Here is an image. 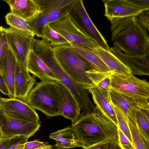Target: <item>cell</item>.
<instances>
[{"label": "cell", "instance_id": "cell-1", "mask_svg": "<svg viewBox=\"0 0 149 149\" xmlns=\"http://www.w3.org/2000/svg\"><path fill=\"white\" fill-rule=\"evenodd\" d=\"M111 23V40L124 54L142 55L149 52V37L146 29L136 17L114 18Z\"/></svg>", "mask_w": 149, "mask_h": 149}, {"label": "cell", "instance_id": "cell-2", "mask_svg": "<svg viewBox=\"0 0 149 149\" xmlns=\"http://www.w3.org/2000/svg\"><path fill=\"white\" fill-rule=\"evenodd\" d=\"M71 127L76 139L85 147L107 141L118 144L117 127L96 107L91 113L80 114Z\"/></svg>", "mask_w": 149, "mask_h": 149}, {"label": "cell", "instance_id": "cell-3", "mask_svg": "<svg viewBox=\"0 0 149 149\" xmlns=\"http://www.w3.org/2000/svg\"><path fill=\"white\" fill-rule=\"evenodd\" d=\"M52 48L49 43L42 39H36L33 42V51L70 91L80 105L81 114L92 113L95 107L90 100L88 91L74 82L62 70L54 57Z\"/></svg>", "mask_w": 149, "mask_h": 149}, {"label": "cell", "instance_id": "cell-4", "mask_svg": "<svg viewBox=\"0 0 149 149\" xmlns=\"http://www.w3.org/2000/svg\"><path fill=\"white\" fill-rule=\"evenodd\" d=\"M52 50L57 62L70 78L87 91L91 87L92 83L86 72L91 68L70 44L53 47Z\"/></svg>", "mask_w": 149, "mask_h": 149}, {"label": "cell", "instance_id": "cell-5", "mask_svg": "<svg viewBox=\"0 0 149 149\" xmlns=\"http://www.w3.org/2000/svg\"><path fill=\"white\" fill-rule=\"evenodd\" d=\"M60 93L56 81H41L29 92L26 102L47 116H60Z\"/></svg>", "mask_w": 149, "mask_h": 149}, {"label": "cell", "instance_id": "cell-6", "mask_svg": "<svg viewBox=\"0 0 149 149\" xmlns=\"http://www.w3.org/2000/svg\"><path fill=\"white\" fill-rule=\"evenodd\" d=\"M111 90L120 94H125L149 98V83L132 74H124L113 71L111 76Z\"/></svg>", "mask_w": 149, "mask_h": 149}, {"label": "cell", "instance_id": "cell-7", "mask_svg": "<svg viewBox=\"0 0 149 149\" xmlns=\"http://www.w3.org/2000/svg\"><path fill=\"white\" fill-rule=\"evenodd\" d=\"M6 31L8 45L17 65L22 70L28 71L27 60L30 51L33 49L35 35L23 33L10 27L6 28Z\"/></svg>", "mask_w": 149, "mask_h": 149}, {"label": "cell", "instance_id": "cell-8", "mask_svg": "<svg viewBox=\"0 0 149 149\" xmlns=\"http://www.w3.org/2000/svg\"><path fill=\"white\" fill-rule=\"evenodd\" d=\"M69 15L83 32L98 47L111 52L105 40L89 17L82 0H76Z\"/></svg>", "mask_w": 149, "mask_h": 149}, {"label": "cell", "instance_id": "cell-9", "mask_svg": "<svg viewBox=\"0 0 149 149\" xmlns=\"http://www.w3.org/2000/svg\"><path fill=\"white\" fill-rule=\"evenodd\" d=\"M49 24L70 45L82 46L89 48L98 47L83 32L69 15L62 19Z\"/></svg>", "mask_w": 149, "mask_h": 149}, {"label": "cell", "instance_id": "cell-10", "mask_svg": "<svg viewBox=\"0 0 149 149\" xmlns=\"http://www.w3.org/2000/svg\"><path fill=\"white\" fill-rule=\"evenodd\" d=\"M40 122L33 123L19 120L6 115L0 109V136L10 138L17 136L29 138L39 130Z\"/></svg>", "mask_w": 149, "mask_h": 149}, {"label": "cell", "instance_id": "cell-11", "mask_svg": "<svg viewBox=\"0 0 149 149\" xmlns=\"http://www.w3.org/2000/svg\"><path fill=\"white\" fill-rule=\"evenodd\" d=\"M0 109L6 115L15 119L33 123L40 122L36 109L26 102L17 98L0 96Z\"/></svg>", "mask_w": 149, "mask_h": 149}, {"label": "cell", "instance_id": "cell-12", "mask_svg": "<svg viewBox=\"0 0 149 149\" xmlns=\"http://www.w3.org/2000/svg\"><path fill=\"white\" fill-rule=\"evenodd\" d=\"M76 0H35L40 11L47 15L49 24L68 16Z\"/></svg>", "mask_w": 149, "mask_h": 149}, {"label": "cell", "instance_id": "cell-13", "mask_svg": "<svg viewBox=\"0 0 149 149\" xmlns=\"http://www.w3.org/2000/svg\"><path fill=\"white\" fill-rule=\"evenodd\" d=\"M111 52L131 70L133 74L149 75V52L142 55H129L123 53L116 46L110 48Z\"/></svg>", "mask_w": 149, "mask_h": 149}, {"label": "cell", "instance_id": "cell-14", "mask_svg": "<svg viewBox=\"0 0 149 149\" xmlns=\"http://www.w3.org/2000/svg\"><path fill=\"white\" fill-rule=\"evenodd\" d=\"M60 93V114L71 120H77L81 111L80 105L69 90L61 81H56Z\"/></svg>", "mask_w": 149, "mask_h": 149}, {"label": "cell", "instance_id": "cell-15", "mask_svg": "<svg viewBox=\"0 0 149 149\" xmlns=\"http://www.w3.org/2000/svg\"><path fill=\"white\" fill-rule=\"evenodd\" d=\"M104 15L109 20L114 18L137 17L145 10L132 4L128 0H103Z\"/></svg>", "mask_w": 149, "mask_h": 149}, {"label": "cell", "instance_id": "cell-16", "mask_svg": "<svg viewBox=\"0 0 149 149\" xmlns=\"http://www.w3.org/2000/svg\"><path fill=\"white\" fill-rule=\"evenodd\" d=\"M88 91L92 95L95 107L118 128V121L113 105L110 92L102 90L95 86L91 87Z\"/></svg>", "mask_w": 149, "mask_h": 149}, {"label": "cell", "instance_id": "cell-17", "mask_svg": "<svg viewBox=\"0 0 149 149\" xmlns=\"http://www.w3.org/2000/svg\"><path fill=\"white\" fill-rule=\"evenodd\" d=\"M9 5L11 13L26 21L30 20L41 12L35 0H4Z\"/></svg>", "mask_w": 149, "mask_h": 149}, {"label": "cell", "instance_id": "cell-18", "mask_svg": "<svg viewBox=\"0 0 149 149\" xmlns=\"http://www.w3.org/2000/svg\"><path fill=\"white\" fill-rule=\"evenodd\" d=\"M27 69L41 81H60L52 70L34 53L33 49L29 54L27 62Z\"/></svg>", "mask_w": 149, "mask_h": 149}, {"label": "cell", "instance_id": "cell-19", "mask_svg": "<svg viewBox=\"0 0 149 149\" xmlns=\"http://www.w3.org/2000/svg\"><path fill=\"white\" fill-rule=\"evenodd\" d=\"M36 81L35 76H31L28 71L22 70L17 64L15 83V98L26 102Z\"/></svg>", "mask_w": 149, "mask_h": 149}, {"label": "cell", "instance_id": "cell-20", "mask_svg": "<svg viewBox=\"0 0 149 149\" xmlns=\"http://www.w3.org/2000/svg\"><path fill=\"white\" fill-rule=\"evenodd\" d=\"M17 65L16 59L9 48L3 61L2 73L9 90V98H16L15 83Z\"/></svg>", "mask_w": 149, "mask_h": 149}, {"label": "cell", "instance_id": "cell-21", "mask_svg": "<svg viewBox=\"0 0 149 149\" xmlns=\"http://www.w3.org/2000/svg\"><path fill=\"white\" fill-rule=\"evenodd\" d=\"M49 137L56 141L55 146L57 149L84 147L76 139L72 127L70 126L51 133Z\"/></svg>", "mask_w": 149, "mask_h": 149}, {"label": "cell", "instance_id": "cell-22", "mask_svg": "<svg viewBox=\"0 0 149 149\" xmlns=\"http://www.w3.org/2000/svg\"><path fill=\"white\" fill-rule=\"evenodd\" d=\"M111 71L124 74H130V69L111 52L97 47L90 48Z\"/></svg>", "mask_w": 149, "mask_h": 149}, {"label": "cell", "instance_id": "cell-23", "mask_svg": "<svg viewBox=\"0 0 149 149\" xmlns=\"http://www.w3.org/2000/svg\"><path fill=\"white\" fill-rule=\"evenodd\" d=\"M70 45L74 51L85 60L91 69L103 72L110 70L91 49L82 46Z\"/></svg>", "mask_w": 149, "mask_h": 149}, {"label": "cell", "instance_id": "cell-24", "mask_svg": "<svg viewBox=\"0 0 149 149\" xmlns=\"http://www.w3.org/2000/svg\"><path fill=\"white\" fill-rule=\"evenodd\" d=\"M110 94L113 103L120 109L128 120L131 122H136V114L138 109L119 93L111 90Z\"/></svg>", "mask_w": 149, "mask_h": 149}, {"label": "cell", "instance_id": "cell-25", "mask_svg": "<svg viewBox=\"0 0 149 149\" xmlns=\"http://www.w3.org/2000/svg\"><path fill=\"white\" fill-rule=\"evenodd\" d=\"M113 71L103 72L90 69L86 72L91 81L92 86H95L102 90L110 92L111 76Z\"/></svg>", "mask_w": 149, "mask_h": 149}, {"label": "cell", "instance_id": "cell-26", "mask_svg": "<svg viewBox=\"0 0 149 149\" xmlns=\"http://www.w3.org/2000/svg\"><path fill=\"white\" fill-rule=\"evenodd\" d=\"M26 22L35 35L42 39L45 26L49 24V19L46 14L41 11L36 16Z\"/></svg>", "mask_w": 149, "mask_h": 149}, {"label": "cell", "instance_id": "cell-27", "mask_svg": "<svg viewBox=\"0 0 149 149\" xmlns=\"http://www.w3.org/2000/svg\"><path fill=\"white\" fill-rule=\"evenodd\" d=\"M5 18L11 28L23 33L35 35L26 21L22 18L10 12L5 15Z\"/></svg>", "mask_w": 149, "mask_h": 149}, {"label": "cell", "instance_id": "cell-28", "mask_svg": "<svg viewBox=\"0 0 149 149\" xmlns=\"http://www.w3.org/2000/svg\"><path fill=\"white\" fill-rule=\"evenodd\" d=\"M128 123L134 149H149V140L141 133L136 122L132 123L128 120Z\"/></svg>", "mask_w": 149, "mask_h": 149}, {"label": "cell", "instance_id": "cell-29", "mask_svg": "<svg viewBox=\"0 0 149 149\" xmlns=\"http://www.w3.org/2000/svg\"><path fill=\"white\" fill-rule=\"evenodd\" d=\"M42 39L49 43L52 47L69 44L68 41L53 29L49 24L45 26L44 36Z\"/></svg>", "mask_w": 149, "mask_h": 149}, {"label": "cell", "instance_id": "cell-30", "mask_svg": "<svg viewBox=\"0 0 149 149\" xmlns=\"http://www.w3.org/2000/svg\"><path fill=\"white\" fill-rule=\"evenodd\" d=\"M113 105L116 113L118 121V128L120 129L131 143L132 144V139L129 127L127 118L117 106L113 103Z\"/></svg>", "mask_w": 149, "mask_h": 149}, {"label": "cell", "instance_id": "cell-31", "mask_svg": "<svg viewBox=\"0 0 149 149\" xmlns=\"http://www.w3.org/2000/svg\"><path fill=\"white\" fill-rule=\"evenodd\" d=\"M9 48L6 28L0 26V74L2 75L3 61Z\"/></svg>", "mask_w": 149, "mask_h": 149}, {"label": "cell", "instance_id": "cell-32", "mask_svg": "<svg viewBox=\"0 0 149 149\" xmlns=\"http://www.w3.org/2000/svg\"><path fill=\"white\" fill-rule=\"evenodd\" d=\"M136 120L140 131L146 139L149 140V122L145 118L139 109H138L136 111Z\"/></svg>", "mask_w": 149, "mask_h": 149}, {"label": "cell", "instance_id": "cell-33", "mask_svg": "<svg viewBox=\"0 0 149 149\" xmlns=\"http://www.w3.org/2000/svg\"><path fill=\"white\" fill-rule=\"evenodd\" d=\"M29 138L22 136H17L10 138L3 149H24V144Z\"/></svg>", "mask_w": 149, "mask_h": 149}, {"label": "cell", "instance_id": "cell-34", "mask_svg": "<svg viewBox=\"0 0 149 149\" xmlns=\"http://www.w3.org/2000/svg\"><path fill=\"white\" fill-rule=\"evenodd\" d=\"M117 128L118 144L121 149H134L133 144L120 129Z\"/></svg>", "mask_w": 149, "mask_h": 149}, {"label": "cell", "instance_id": "cell-35", "mask_svg": "<svg viewBox=\"0 0 149 149\" xmlns=\"http://www.w3.org/2000/svg\"><path fill=\"white\" fill-rule=\"evenodd\" d=\"M136 18L138 22L147 29L148 31H149V10L143 11L136 17Z\"/></svg>", "mask_w": 149, "mask_h": 149}, {"label": "cell", "instance_id": "cell-36", "mask_svg": "<svg viewBox=\"0 0 149 149\" xmlns=\"http://www.w3.org/2000/svg\"><path fill=\"white\" fill-rule=\"evenodd\" d=\"M47 145L44 142L34 140L25 143L24 149H37L45 147Z\"/></svg>", "mask_w": 149, "mask_h": 149}, {"label": "cell", "instance_id": "cell-37", "mask_svg": "<svg viewBox=\"0 0 149 149\" xmlns=\"http://www.w3.org/2000/svg\"><path fill=\"white\" fill-rule=\"evenodd\" d=\"M134 6L145 11L149 10V0H128Z\"/></svg>", "mask_w": 149, "mask_h": 149}, {"label": "cell", "instance_id": "cell-38", "mask_svg": "<svg viewBox=\"0 0 149 149\" xmlns=\"http://www.w3.org/2000/svg\"><path fill=\"white\" fill-rule=\"evenodd\" d=\"M110 142H103L88 147H83L82 149H108Z\"/></svg>", "mask_w": 149, "mask_h": 149}, {"label": "cell", "instance_id": "cell-39", "mask_svg": "<svg viewBox=\"0 0 149 149\" xmlns=\"http://www.w3.org/2000/svg\"><path fill=\"white\" fill-rule=\"evenodd\" d=\"M0 91L4 95L9 96V90L2 75L0 74Z\"/></svg>", "mask_w": 149, "mask_h": 149}, {"label": "cell", "instance_id": "cell-40", "mask_svg": "<svg viewBox=\"0 0 149 149\" xmlns=\"http://www.w3.org/2000/svg\"><path fill=\"white\" fill-rule=\"evenodd\" d=\"M10 138L0 136V149H3Z\"/></svg>", "mask_w": 149, "mask_h": 149}, {"label": "cell", "instance_id": "cell-41", "mask_svg": "<svg viewBox=\"0 0 149 149\" xmlns=\"http://www.w3.org/2000/svg\"><path fill=\"white\" fill-rule=\"evenodd\" d=\"M139 110L147 120L149 122V110L142 109Z\"/></svg>", "mask_w": 149, "mask_h": 149}, {"label": "cell", "instance_id": "cell-42", "mask_svg": "<svg viewBox=\"0 0 149 149\" xmlns=\"http://www.w3.org/2000/svg\"><path fill=\"white\" fill-rule=\"evenodd\" d=\"M51 149H53V148H51Z\"/></svg>", "mask_w": 149, "mask_h": 149}]
</instances>
